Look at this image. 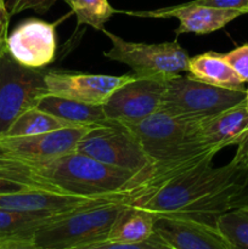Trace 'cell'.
Masks as SVG:
<instances>
[{"label": "cell", "mask_w": 248, "mask_h": 249, "mask_svg": "<svg viewBox=\"0 0 248 249\" xmlns=\"http://www.w3.org/2000/svg\"><path fill=\"white\" fill-rule=\"evenodd\" d=\"M248 170V136L237 145L230 163L212 167V160L181 173L153 194L134 199L129 204L158 215L181 214L197 202L216 194L235 182Z\"/></svg>", "instance_id": "6da1fadb"}, {"label": "cell", "mask_w": 248, "mask_h": 249, "mask_svg": "<svg viewBox=\"0 0 248 249\" xmlns=\"http://www.w3.org/2000/svg\"><path fill=\"white\" fill-rule=\"evenodd\" d=\"M126 202H108L56 216L36 230L33 241L48 249H84L106 242Z\"/></svg>", "instance_id": "7a4b0ae2"}, {"label": "cell", "mask_w": 248, "mask_h": 249, "mask_svg": "<svg viewBox=\"0 0 248 249\" xmlns=\"http://www.w3.org/2000/svg\"><path fill=\"white\" fill-rule=\"evenodd\" d=\"M204 119L173 116L157 111L136 123H121L129 129L139 145L153 162L180 160L211 147L199 141V129Z\"/></svg>", "instance_id": "3957f363"}, {"label": "cell", "mask_w": 248, "mask_h": 249, "mask_svg": "<svg viewBox=\"0 0 248 249\" xmlns=\"http://www.w3.org/2000/svg\"><path fill=\"white\" fill-rule=\"evenodd\" d=\"M102 32L112 43V48L104 53L105 57L129 66L135 77L168 80L187 72L190 56L177 40L158 44L133 43L105 28Z\"/></svg>", "instance_id": "277c9868"}, {"label": "cell", "mask_w": 248, "mask_h": 249, "mask_svg": "<svg viewBox=\"0 0 248 249\" xmlns=\"http://www.w3.org/2000/svg\"><path fill=\"white\" fill-rule=\"evenodd\" d=\"M246 99V89H226L198 82L189 75L167 80L160 109L173 116L208 119Z\"/></svg>", "instance_id": "5b68a950"}, {"label": "cell", "mask_w": 248, "mask_h": 249, "mask_svg": "<svg viewBox=\"0 0 248 249\" xmlns=\"http://www.w3.org/2000/svg\"><path fill=\"white\" fill-rule=\"evenodd\" d=\"M48 94L45 72L24 67L10 57L0 58V135Z\"/></svg>", "instance_id": "8992f818"}, {"label": "cell", "mask_w": 248, "mask_h": 249, "mask_svg": "<svg viewBox=\"0 0 248 249\" xmlns=\"http://www.w3.org/2000/svg\"><path fill=\"white\" fill-rule=\"evenodd\" d=\"M75 151L111 167L136 174L145 173L155 164L129 129L116 122L87 131Z\"/></svg>", "instance_id": "52a82bcc"}, {"label": "cell", "mask_w": 248, "mask_h": 249, "mask_svg": "<svg viewBox=\"0 0 248 249\" xmlns=\"http://www.w3.org/2000/svg\"><path fill=\"white\" fill-rule=\"evenodd\" d=\"M165 88L167 80L134 75L102 105L105 114L116 123H136L147 118L162 107Z\"/></svg>", "instance_id": "ba28073f"}, {"label": "cell", "mask_w": 248, "mask_h": 249, "mask_svg": "<svg viewBox=\"0 0 248 249\" xmlns=\"http://www.w3.org/2000/svg\"><path fill=\"white\" fill-rule=\"evenodd\" d=\"M134 74L105 75L68 71H45L48 94L90 105H104Z\"/></svg>", "instance_id": "9c48e42d"}, {"label": "cell", "mask_w": 248, "mask_h": 249, "mask_svg": "<svg viewBox=\"0 0 248 249\" xmlns=\"http://www.w3.org/2000/svg\"><path fill=\"white\" fill-rule=\"evenodd\" d=\"M56 24L38 18L21 22L7 36V53L24 67L43 70L56 57Z\"/></svg>", "instance_id": "30bf717a"}, {"label": "cell", "mask_w": 248, "mask_h": 249, "mask_svg": "<svg viewBox=\"0 0 248 249\" xmlns=\"http://www.w3.org/2000/svg\"><path fill=\"white\" fill-rule=\"evenodd\" d=\"M123 199L129 202V198L124 195L88 197L28 189L11 194H0V208L44 215H63L79 209Z\"/></svg>", "instance_id": "8fae6325"}, {"label": "cell", "mask_w": 248, "mask_h": 249, "mask_svg": "<svg viewBox=\"0 0 248 249\" xmlns=\"http://www.w3.org/2000/svg\"><path fill=\"white\" fill-rule=\"evenodd\" d=\"M91 128H70L29 136L0 135V153L33 162L49 160L75 151Z\"/></svg>", "instance_id": "7c38bea8"}, {"label": "cell", "mask_w": 248, "mask_h": 249, "mask_svg": "<svg viewBox=\"0 0 248 249\" xmlns=\"http://www.w3.org/2000/svg\"><path fill=\"white\" fill-rule=\"evenodd\" d=\"M155 235L173 249H228L214 226L177 214L158 215Z\"/></svg>", "instance_id": "4fadbf2b"}, {"label": "cell", "mask_w": 248, "mask_h": 249, "mask_svg": "<svg viewBox=\"0 0 248 249\" xmlns=\"http://www.w3.org/2000/svg\"><path fill=\"white\" fill-rule=\"evenodd\" d=\"M125 14L139 17L152 18H170L177 17L180 24L175 29V34L196 33L207 34L224 28L228 23L243 15L236 10L215 9V7L191 5L189 2L177 6L157 9L153 11H126Z\"/></svg>", "instance_id": "5bb4252c"}, {"label": "cell", "mask_w": 248, "mask_h": 249, "mask_svg": "<svg viewBox=\"0 0 248 249\" xmlns=\"http://www.w3.org/2000/svg\"><path fill=\"white\" fill-rule=\"evenodd\" d=\"M248 136V111L245 101L216 116L204 119L199 129V141L204 147L238 145Z\"/></svg>", "instance_id": "9a60e30c"}, {"label": "cell", "mask_w": 248, "mask_h": 249, "mask_svg": "<svg viewBox=\"0 0 248 249\" xmlns=\"http://www.w3.org/2000/svg\"><path fill=\"white\" fill-rule=\"evenodd\" d=\"M38 108L80 128L92 129L111 123L105 114L102 105L83 104L73 100L46 95L38 105Z\"/></svg>", "instance_id": "2e32d148"}, {"label": "cell", "mask_w": 248, "mask_h": 249, "mask_svg": "<svg viewBox=\"0 0 248 249\" xmlns=\"http://www.w3.org/2000/svg\"><path fill=\"white\" fill-rule=\"evenodd\" d=\"M187 75L214 87L243 89L241 78L220 53H206L190 57Z\"/></svg>", "instance_id": "e0dca14e"}, {"label": "cell", "mask_w": 248, "mask_h": 249, "mask_svg": "<svg viewBox=\"0 0 248 249\" xmlns=\"http://www.w3.org/2000/svg\"><path fill=\"white\" fill-rule=\"evenodd\" d=\"M156 218L157 216L151 212L134 207L126 202L125 207L112 226L106 242H143L155 235Z\"/></svg>", "instance_id": "ac0fdd59"}, {"label": "cell", "mask_w": 248, "mask_h": 249, "mask_svg": "<svg viewBox=\"0 0 248 249\" xmlns=\"http://www.w3.org/2000/svg\"><path fill=\"white\" fill-rule=\"evenodd\" d=\"M56 216L0 208V243L33 240L36 230Z\"/></svg>", "instance_id": "d6986e66"}, {"label": "cell", "mask_w": 248, "mask_h": 249, "mask_svg": "<svg viewBox=\"0 0 248 249\" xmlns=\"http://www.w3.org/2000/svg\"><path fill=\"white\" fill-rule=\"evenodd\" d=\"M80 128L67 121L58 118L43 109L32 108L24 114H22L9 129L5 135L7 136H29L39 135V134L53 133V131L62 130V129Z\"/></svg>", "instance_id": "ffe728a7"}, {"label": "cell", "mask_w": 248, "mask_h": 249, "mask_svg": "<svg viewBox=\"0 0 248 249\" xmlns=\"http://www.w3.org/2000/svg\"><path fill=\"white\" fill-rule=\"evenodd\" d=\"M214 228L228 249H248V206L220 214Z\"/></svg>", "instance_id": "44dd1931"}, {"label": "cell", "mask_w": 248, "mask_h": 249, "mask_svg": "<svg viewBox=\"0 0 248 249\" xmlns=\"http://www.w3.org/2000/svg\"><path fill=\"white\" fill-rule=\"evenodd\" d=\"M77 16L78 24H88L97 31L104 29L105 23L116 10L108 0H65Z\"/></svg>", "instance_id": "7402d4cb"}, {"label": "cell", "mask_w": 248, "mask_h": 249, "mask_svg": "<svg viewBox=\"0 0 248 249\" xmlns=\"http://www.w3.org/2000/svg\"><path fill=\"white\" fill-rule=\"evenodd\" d=\"M224 58L235 70L243 83L248 82V44L237 46L230 53H224Z\"/></svg>", "instance_id": "603a6c76"}, {"label": "cell", "mask_w": 248, "mask_h": 249, "mask_svg": "<svg viewBox=\"0 0 248 249\" xmlns=\"http://www.w3.org/2000/svg\"><path fill=\"white\" fill-rule=\"evenodd\" d=\"M84 249H173L169 246L165 245L160 238L153 235L148 240L143 242L136 243H118V242H104L99 245L90 246V247Z\"/></svg>", "instance_id": "cb8c5ba5"}, {"label": "cell", "mask_w": 248, "mask_h": 249, "mask_svg": "<svg viewBox=\"0 0 248 249\" xmlns=\"http://www.w3.org/2000/svg\"><path fill=\"white\" fill-rule=\"evenodd\" d=\"M57 0H6V7L10 16L23 12L26 10H34L44 14L53 6Z\"/></svg>", "instance_id": "d4e9b609"}, {"label": "cell", "mask_w": 248, "mask_h": 249, "mask_svg": "<svg viewBox=\"0 0 248 249\" xmlns=\"http://www.w3.org/2000/svg\"><path fill=\"white\" fill-rule=\"evenodd\" d=\"M189 4L215 7V9L236 10L242 14L248 12V0H194V1H189Z\"/></svg>", "instance_id": "484cf974"}, {"label": "cell", "mask_w": 248, "mask_h": 249, "mask_svg": "<svg viewBox=\"0 0 248 249\" xmlns=\"http://www.w3.org/2000/svg\"><path fill=\"white\" fill-rule=\"evenodd\" d=\"M243 206H248V172L246 177L238 182L232 196L230 197V201H229L228 204V211Z\"/></svg>", "instance_id": "4316f807"}, {"label": "cell", "mask_w": 248, "mask_h": 249, "mask_svg": "<svg viewBox=\"0 0 248 249\" xmlns=\"http://www.w3.org/2000/svg\"><path fill=\"white\" fill-rule=\"evenodd\" d=\"M10 14L5 2H0V58L7 53V36H9Z\"/></svg>", "instance_id": "83f0119b"}, {"label": "cell", "mask_w": 248, "mask_h": 249, "mask_svg": "<svg viewBox=\"0 0 248 249\" xmlns=\"http://www.w3.org/2000/svg\"><path fill=\"white\" fill-rule=\"evenodd\" d=\"M1 249H48L36 245L33 240L26 241H10L1 243Z\"/></svg>", "instance_id": "f1b7e54d"}, {"label": "cell", "mask_w": 248, "mask_h": 249, "mask_svg": "<svg viewBox=\"0 0 248 249\" xmlns=\"http://www.w3.org/2000/svg\"><path fill=\"white\" fill-rule=\"evenodd\" d=\"M28 189H31V187L18 184V182L11 181V180L4 179V178H0V194H11V192L23 191V190Z\"/></svg>", "instance_id": "f546056e"}, {"label": "cell", "mask_w": 248, "mask_h": 249, "mask_svg": "<svg viewBox=\"0 0 248 249\" xmlns=\"http://www.w3.org/2000/svg\"><path fill=\"white\" fill-rule=\"evenodd\" d=\"M245 104H246V108L248 111V88L246 89V99H245Z\"/></svg>", "instance_id": "4dcf8cb0"}, {"label": "cell", "mask_w": 248, "mask_h": 249, "mask_svg": "<svg viewBox=\"0 0 248 249\" xmlns=\"http://www.w3.org/2000/svg\"><path fill=\"white\" fill-rule=\"evenodd\" d=\"M0 2H5L6 4V0H0Z\"/></svg>", "instance_id": "1f68e13d"}, {"label": "cell", "mask_w": 248, "mask_h": 249, "mask_svg": "<svg viewBox=\"0 0 248 249\" xmlns=\"http://www.w3.org/2000/svg\"><path fill=\"white\" fill-rule=\"evenodd\" d=\"M0 249H1V243H0Z\"/></svg>", "instance_id": "d6a6232c"}]
</instances>
